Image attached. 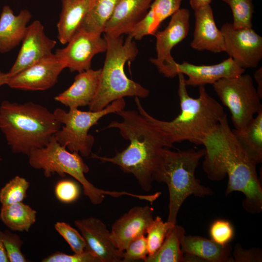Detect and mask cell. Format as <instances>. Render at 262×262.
Returning a JSON list of instances; mask_svg holds the SVG:
<instances>
[{
	"mask_svg": "<svg viewBox=\"0 0 262 262\" xmlns=\"http://www.w3.org/2000/svg\"><path fill=\"white\" fill-rule=\"evenodd\" d=\"M205 150L203 169L213 181L228 176L226 196L232 192L243 194V207L248 213L262 211V188L254 161L241 147L229 125L227 116L204 139Z\"/></svg>",
	"mask_w": 262,
	"mask_h": 262,
	"instance_id": "cell-1",
	"label": "cell"
},
{
	"mask_svg": "<svg viewBox=\"0 0 262 262\" xmlns=\"http://www.w3.org/2000/svg\"><path fill=\"white\" fill-rule=\"evenodd\" d=\"M122 121H112L103 128L117 129L123 138L129 140V146L112 157L91 153V157L102 163L118 165L124 172L132 174L145 192L152 189L157 181L163 148H171L170 144L160 131L138 111L125 110L116 113Z\"/></svg>",
	"mask_w": 262,
	"mask_h": 262,
	"instance_id": "cell-2",
	"label": "cell"
},
{
	"mask_svg": "<svg viewBox=\"0 0 262 262\" xmlns=\"http://www.w3.org/2000/svg\"><path fill=\"white\" fill-rule=\"evenodd\" d=\"M178 94L180 112L170 121L158 119L144 109L139 98L135 97L138 111L158 129L171 145L188 141L201 145L204 139L227 116L222 105L207 93L205 86H199L197 98L190 97L184 75L179 73Z\"/></svg>",
	"mask_w": 262,
	"mask_h": 262,
	"instance_id": "cell-3",
	"label": "cell"
},
{
	"mask_svg": "<svg viewBox=\"0 0 262 262\" xmlns=\"http://www.w3.org/2000/svg\"><path fill=\"white\" fill-rule=\"evenodd\" d=\"M53 113L32 102L3 101L0 105V130L14 153L27 156L46 146L61 128Z\"/></svg>",
	"mask_w": 262,
	"mask_h": 262,
	"instance_id": "cell-4",
	"label": "cell"
},
{
	"mask_svg": "<svg viewBox=\"0 0 262 262\" xmlns=\"http://www.w3.org/2000/svg\"><path fill=\"white\" fill-rule=\"evenodd\" d=\"M106 58L101 68L97 93L89 105V110L98 111L111 103L125 97L145 98L149 91L128 78L124 71L126 63L134 60L138 49L131 36L124 41L121 36L114 37L105 34Z\"/></svg>",
	"mask_w": 262,
	"mask_h": 262,
	"instance_id": "cell-5",
	"label": "cell"
},
{
	"mask_svg": "<svg viewBox=\"0 0 262 262\" xmlns=\"http://www.w3.org/2000/svg\"><path fill=\"white\" fill-rule=\"evenodd\" d=\"M204 148L178 151L163 148L157 181L165 183L169 191L167 221L177 223L180 207L188 196L204 197L214 194L212 189L201 185L195 172L199 161L204 157Z\"/></svg>",
	"mask_w": 262,
	"mask_h": 262,
	"instance_id": "cell-6",
	"label": "cell"
},
{
	"mask_svg": "<svg viewBox=\"0 0 262 262\" xmlns=\"http://www.w3.org/2000/svg\"><path fill=\"white\" fill-rule=\"evenodd\" d=\"M66 148L53 136L46 146L34 149L29 154V164L33 168L42 169L46 178L55 173L62 177L66 174L71 176L82 184L84 194L95 205L100 204L105 196L114 197L134 196L126 191H110L96 187L85 176L84 174L89 171V168L82 156L78 152H71Z\"/></svg>",
	"mask_w": 262,
	"mask_h": 262,
	"instance_id": "cell-7",
	"label": "cell"
},
{
	"mask_svg": "<svg viewBox=\"0 0 262 262\" xmlns=\"http://www.w3.org/2000/svg\"><path fill=\"white\" fill-rule=\"evenodd\" d=\"M124 98L114 101L98 111H82L78 108L69 109L68 112L57 108L53 112L56 119L64 124L54 135L56 140L71 152H78L82 157L91 155L95 142L88 133L90 129L98 124L103 116L124 109Z\"/></svg>",
	"mask_w": 262,
	"mask_h": 262,
	"instance_id": "cell-8",
	"label": "cell"
},
{
	"mask_svg": "<svg viewBox=\"0 0 262 262\" xmlns=\"http://www.w3.org/2000/svg\"><path fill=\"white\" fill-rule=\"evenodd\" d=\"M212 85L223 104L229 110L235 130L245 129L262 109V99L248 74L223 78Z\"/></svg>",
	"mask_w": 262,
	"mask_h": 262,
	"instance_id": "cell-9",
	"label": "cell"
},
{
	"mask_svg": "<svg viewBox=\"0 0 262 262\" xmlns=\"http://www.w3.org/2000/svg\"><path fill=\"white\" fill-rule=\"evenodd\" d=\"M190 16L188 9L180 8L171 16L167 26L155 34L157 57L151 58L150 61L166 77L177 76L174 71L176 62L172 57L171 51L176 45L186 37L190 27Z\"/></svg>",
	"mask_w": 262,
	"mask_h": 262,
	"instance_id": "cell-10",
	"label": "cell"
},
{
	"mask_svg": "<svg viewBox=\"0 0 262 262\" xmlns=\"http://www.w3.org/2000/svg\"><path fill=\"white\" fill-rule=\"evenodd\" d=\"M224 38L225 51L241 67L255 68L262 58V37L253 29H235L226 23L220 29Z\"/></svg>",
	"mask_w": 262,
	"mask_h": 262,
	"instance_id": "cell-11",
	"label": "cell"
},
{
	"mask_svg": "<svg viewBox=\"0 0 262 262\" xmlns=\"http://www.w3.org/2000/svg\"><path fill=\"white\" fill-rule=\"evenodd\" d=\"M67 44L65 48L57 49L55 54L71 72L79 73L91 68L94 56L107 49L104 37L81 30H78Z\"/></svg>",
	"mask_w": 262,
	"mask_h": 262,
	"instance_id": "cell-12",
	"label": "cell"
},
{
	"mask_svg": "<svg viewBox=\"0 0 262 262\" xmlns=\"http://www.w3.org/2000/svg\"><path fill=\"white\" fill-rule=\"evenodd\" d=\"M65 67L54 53L9 77L6 85L13 89L45 90L53 86Z\"/></svg>",
	"mask_w": 262,
	"mask_h": 262,
	"instance_id": "cell-13",
	"label": "cell"
},
{
	"mask_svg": "<svg viewBox=\"0 0 262 262\" xmlns=\"http://www.w3.org/2000/svg\"><path fill=\"white\" fill-rule=\"evenodd\" d=\"M83 236L86 249L94 254L100 262H121L122 252L114 243L111 232L100 219L89 217L74 221Z\"/></svg>",
	"mask_w": 262,
	"mask_h": 262,
	"instance_id": "cell-14",
	"label": "cell"
},
{
	"mask_svg": "<svg viewBox=\"0 0 262 262\" xmlns=\"http://www.w3.org/2000/svg\"><path fill=\"white\" fill-rule=\"evenodd\" d=\"M16 59L8 72L14 75L51 54L57 42L48 37L39 20L28 26Z\"/></svg>",
	"mask_w": 262,
	"mask_h": 262,
	"instance_id": "cell-15",
	"label": "cell"
},
{
	"mask_svg": "<svg viewBox=\"0 0 262 262\" xmlns=\"http://www.w3.org/2000/svg\"><path fill=\"white\" fill-rule=\"evenodd\" d=\"M153 209L148 205L135 206L113 224L111 235L116 247L122 252L134 239L144 235L153 220Z\"/></svg>",
	"mask_w": 262,
	"mask_h": 262,
	"instance_id": "cell-16",
	"label": "cell"
},
{
	"mask_svg": "<svg viewBox=\"0 0 262 262\" xmlns=\"http://www.w3.org/2000/svg\"><path fill=\"white\" fill-rule=\"evenodd\" d=\"M174 71L186 75V85L193 87L213 84L223 78L239 76L245 72V69L238 66L233 60L229 57L222 62L213 65H196L184 61L181 64L175 63Z\"/></svg>",
	"mask_w": 262,
	"mask_h": 262,
	"instance_id": "cell-17",
	"label": "cell"
},
{
	"mask_svg": "<svg viewBox=\"0 0 262 262\" xmlns=\"http://www.w3.org/2000/svg\"><path fill=\"white\" fill-rule=\"evenodd\" d=\"M153 0H117L104 34L114 37L129 34L145 17Z\"/></svg>",
	"mask_w": 262,
	"mask_h": 262,
	"instance_id": "cell-18",
	"label": "cell"
},
{
	"mask_svg": "<svg viewBox=\"0 0 262 262\" xmlns=\"http://www.w3.org/2000/svg\"><path fill=\"white\" fill-rule=\"evenodd\" d=\"M195 26L190 46L197 50L225 51L224 38L216 26L213 9L208 5L194 11Z\"/></svg>",
	"mask_w": 262,
	"mask_h": 262,
	"instance_id": "cell-19",
	"label": "cell"
},
{
	"mask_svg": "<svg viewBox=\"0 0 262 262\" xmlns=\"http://www.w3.org/2000/svg\"><path fill=\"white\" fill-rule=\"evenodd\" d=\"M187 262H234L232 248L202 236L185 235L181 245Z\"/></svg>",
	"mask_w": 262,
	"mask_h": 262,
	"instance_id": "cell-20",
	"label": "cell"
},
{
	"mask_svg": "<svg viewBox=\"0 0 262 262\" xmlns=\"http://www.w3.org/2000/svg\"><path fill=\"white\" fill-rule=\"evenodd\" d=\"M101 68L79 72L71 85L54 98L69 109L89 105L98 90Z\"/></svg>",
	"mask_w": 262,
	"mask_h": 262,
	"instance_id": "cell-21",
	"label": "cell"
},
{
	"mask_svg": "<svg viewBox=\"0 0 262 262\" xmlns=\"http://www.w3.org/2000/svg\"><path fill=\"white\" fill-rule=\"evenodd\" d=\"M32 16L27 9L15 15L9 6L3 7L0 15V53L11 51L21 43Z\"/></svg>",
	"mask_w": 262,
	"mask_h": 262,
	"instance_id": "cell-22",
	"label": "cell"
},
{
	"mask_svg": "<svg viewBox=\"0 0 262 262\" xmlns=\"http://www.w3.org/2000/svg\"><path fill=\"white\" fill-rule=\"evenodd\" d=\"M181 1L153 0L145 17L128 35L138 40L146 35H155L162 22L180 8Z\"/></svg>",
	"mask_w": 262,
	"mask_h": 262,
	"instance_id": "cell-23",
	"label": "cell"
},
{
	"mask_svg": "<svg viewBox=\"0 0 262 262\" xmlns=\"http://www.w3.org/2000/svg\"><path fill=\"white\" fill-rule=\"evenodd\" d=\"M95 0H62V8L57 25L58 39L67 44L80 26Z\"/></svg>",
	"mask_w": 262,
	"mask_h": 262,
	"instance_id": "cell-24",
	"label": "cell"
},
{
	"mask_svg": "<svg viewBox=\"0 0 262 262\" xmlns=\"http://www.w3.org/2000/svg\"><path fill=\"white\" fill-rule=\"evenodd\" d=\"M241 147L257 164L262 162V109L244 130H232Z\"/></svg>",
	"mask_w": 262,
	"mask_h": 262,
	"instance_id": "cell-25",
	"label": "cell"
},
{
	"mask_svg": "<svg viewBox=\"0 0 262 262\" xmlns=\"http://www.w3.org/2000/svg\"><path fill=\"white\" fill-rule=\"evenodd\" d=\"M36 218V211L22 202L1 205L0 219L12 230L28 232Z\"/></svg>",
	"mask_w": 262,
	"mask_h": 262,
	"instance_id": "cell-26",
	"label": "cell"
},
{
	"mask_svg": "<svg viewBox=\"0 0 262 262\" xmlns=\"http://www.w3.org/2000/svg\"><path fill=\"white\" fill-rule=\"evenodd\" d=\"M185 235L183 227L175 224L168 230L160 248L147 256L146 262H184L181 245Z\"/></svg>",
	"mask_w": 262,
	"mask_h": 262,
	"instance_id": "cell-27",
	"label": "cell"
},
{
	"mask_svg": "<svg viewBox=\"0 0 262 262\" xmlns=\"http://www.w3.org/2000/svg\"><path fill=\"white\" fill-rule=\"evenodd\" d=\"M117 0H95L78 30L101 35L111 18Z\"/></svg>",
	"mask_w": 262,
	"mask_h": 262,
	"instance_id": "cell-28",
	"label": "cell"
},
{
	"mask_svg": "<svg viewBox=\"0 0 262 262\" xmlns=\"http://www.w3.org/2000/svg\"><path fill=\"white\" fill-rule=\"evenodd\" d=\"M228 4L233 16L232 25L235 29L252 28L254 11L253 0H222Z\"/></svg>",
	"mask_w": 262,
	"mask_h": 262,
	"instance_id": "cell-29",
	"label": "cell"
},
{
	"mask_svg": "<svg viewBox=\"0 0 262 262\" xmlns=\"http://www.w3.org/2000/svg\"><path fill=\"white\" fill-rule=\"evenodd\" d=\"M30 182L25 179L16 176L7 182L0 190L1 205L22 202L27 196Z\"/></svg>",
	"mask_w": 262,
	"mask_h": 262,
	"instance_id": "cell-30",
	"label": "cell"
},
{
	"mask_svg": "<svg viewBox=\"0 0 262 262\" xmlns=\"http://www.w3.org/2000/svg\"><path fill=\"white\" fill-rule=\"evenodd\" d=\"M175 224L170 222H164L157 216L148 227L146 237L148 256L155 253L163 244L168 230Z\"/></svg>",
	"mask_w": 262,
	"mask_h": 262,
	"instance_id": "cell-31",
	"label": "cell"
},
{
	"mask_svg": "<svg viewBox=\"0 0 262 262\" xmlns=\"http://www.w3.org/2000/svg\"><path fill=\"white\" fill-rule=\"evenodd\" d=\"M54 227L74 253H82L86 249V243L83 236L70 225L64 222H57Z\"/></svg>",
	"mask_w": 262,
	"mask_h": 262,
	"instance_id": "cell-32",
	"label": "cell"
},
{
	"mask_svg": "<svg viewBox=\"0 0 262 262\" xmlns=\"http://www.w3.org/2000/svg\"><path fill=\"white\" fill-rule=\"evenodd\" d=\"M3 241L10 262H28L21 251L24 242L19 235L6 229L3 232Z\"/></svg>",
	"mask_w": 262,
	"mask_h": 262,
	"instance_id": "cell-33",
	"label": "cell"
},
{
	"mask_svg": "<svg viewBox=\"0 0 262 262\" xmlns=\"http://www.w3.org/2000/svg\"><path fill=\"white\" fill-rule=\"evenodd\" d=\"M209 234L211 239L216 243L226 245L229 244L234 237V228L229 221L217 219L211 225Z\"/></svg>",
	"mask_w": 262,
	"mask_h": 262,
	"instance_id": "cell-34",
	"label": "cell"
},
{
	"mask_svg": "<svg viewBox=\"0 0 262 262\" xmlns=\"http://www.w3.org/2000/svg\"><path fill=\"white\" fill-rule=\"evenodd\" d=\"M148 256L146 237L139 236L130 243L122 252V262L143 260L146 262Z\"/></svg>",
	"mask_w": 262,
	"mask_h": 262,
	"instance_id": "cell-35",
	"label": "cell"
},
{
	"mask_svg": "<svg viewBox=\"0 0 262 262\" xmlns=\"http://www.w3.org/2000/svg\"><path fill=\"white\" fill-rule=\"evenodd\" d=\"M55 195L58 200L70 203L77 200L80 195V188L77 183L70 180H62L56 184Z\"/></svg>",
	"mask_w": 262,
	"mask_h": 262,
	"instance_id": "cell-36",
	"label": "cell"
},
{
	"mask_svg": "<svg viewBox=\"0 0 262 262\" xmlns=\"http://www.w3.org/2000/svg\"><path fill=\"white\" fill-rule=\"evenodd\" d=\"M42 262H100L92 252L85 250L82 253L69 255L56 252L44 258Z\"/></svg>",
	"mask_w": 262,
	"mask_h": 262,
	"instance_id": "cell-37",
	"label": "cell"
},
{
	"mask_svg": "<svg viewBox=\"0 0 262 262\" xmlns=\"http://www.w3.org/2000/svg\"><path fill=\"white\" fill-rule=\"evenodd\" d=\"M234 262H261L262 252L259 248L244 249L236 244L232 252Z\"/></svg>",
	"mask_w": 262,
	"mask_h": 262,
	"instance_id": "cell-38",
	"label": "cell"
},
{
	"mask_svg": "<svg viewBox=\"0 0 262 262\" xmlns=\"http://www.w3.org/2000/svg\"><path fill=\"white\" fill-rule=\"evenodd\" d=\"M254 77L257 83V91L260 97L262 98V68L261 67L255 72Z\"/></svg>",
	"mask_w": 262,
	"mask_h": 262,
	"instance_id": "cell-39",
	"label": "cell"
},
{
	"mask_svg": "<svg viewBox=\"0 0 262 262\" xmlns=\"http://www.w3.org/2000/svg\"><path fill=\"white\" fill-rule=\"evenodd\" d=\"M0 262H9L3 241V232L0 229Z\"/></svg>",
	"mask_w": 262,
	"mask_h": 262,
	"instance_id": "cell-40",
	"label": "cell"
},
{
	"mask_svg": "<svg viewBox=\"0 0 262 262\" xmlns=\"http://www.w3.org/2000/svg\"><path fill=\"white\" fill-rule=\"evenodd\" d=\"M212 0H189L192 8L195 11L202 7L210 5Z\"/></svg>",
	"mask_w": 262,
	"mask_h": 262,
	"instance_id": "cell-41",
	"label": "cell"
},
{
	"mask_svg": "<svg viewBox=\"0 0 262 262\" xmlns=\"http://www.w3.org/2000/svg\"><path fill=\"white\" fill-rule=\"evenodd\" d=\"M9 77L8 72H4L0 70V87L7 84Z\"/></svg>",
	"mask_w": 262,
	"mask_h": 262,
	"instance_id": "cell-42",
	"label": "cell"
},
{
	"mask_svg": "<svg viewBox=\"0 0 262 262\" xmlns=\"http://www.w3.org/2000/svg\"><path fill=\"white\" fill-rule=\"evenodd\" d=\"M1 160H2L1 158L0 157V161H1Z\"/></svg>",
	"mask_w": 262,
	"mask_h": 262,
	"instance_id": "cell-43",
	"label": "cell"
}]
</instances>
